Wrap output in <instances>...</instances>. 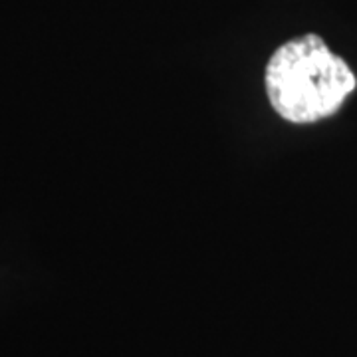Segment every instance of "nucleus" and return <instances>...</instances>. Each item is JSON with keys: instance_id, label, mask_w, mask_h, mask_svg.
I'll list each match as a JSON object with an SVG mask.
<instances>
[{"instance_id": "nucleus-1", "label": "nucleus", "mask_w": 357, "mask_h": 357, "mask_svg": "<svg viewBox=\"0 0 357 357\" xmlns=\"http://www.w3.org/2000/svg\"><path fill=\"white\" fill-rule=\"evenodd\" d=\"M268 102L290 123H316L337 114L356 91L357 77L318 34L288 40L270 56L264 72Z\"/></svg>"}]
</instances>
